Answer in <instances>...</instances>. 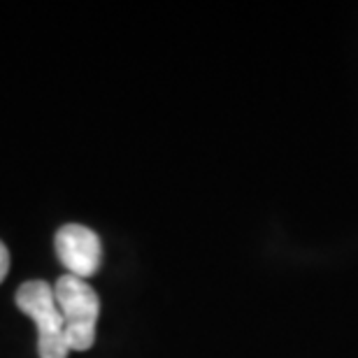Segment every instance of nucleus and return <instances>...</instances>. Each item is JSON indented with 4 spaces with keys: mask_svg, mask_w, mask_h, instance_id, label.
<instances>
[{
    "mask_svg": "<svg viewBox=\"0 0 358 358\" xmlns=\"http://www.w3.org/2000/svg\"><path fill=\"white\" fill-rule=\"evenodd\" d=\"M54 300L63 317L70 352H89L96 342L100 314L98 293L87 284V279L63 275L54 286Z\"/></svg>",
    "mask_w": 358,
    "mask_h": 358,
    "instance_id": "f257e3e1",
    "label": "nucleus"
},
{
    "mask_svg": "<svg viewBox=\"0 0 358 358\" xmlns=\"http://www.w3.org/2000/svg\"><path fill=\"white\" fill-rule=\"evenodd\" d=\"M17 307L26 317H31L38 328V354L40 358H68L70 347L66 340V326L54 300V286L33 279L19 286Z\"/></svg>",
    "mask_w": 358,
    "mask_h": 358,
    "instance_id": "f03ea898",
    "label": "nucleus"
},
{
    "mask_svg": "<svg viewBox=\"0 0 358 358\" xmlns=\"http://www.w3.org/2000/svg\"><path fill=\"white\" fill-rule=\"evenodd\" d=\"M56 256L66 266L68 275L87 279L93 277L103 261V245L100 238L87 226L68 224L56 233Z\"/></svg>",
    "mask_w": 358,
    "mask_h": 358,
    "instance_id": "7ed1b4c3",
    "label": "nucleus"
},
{
    "mask_svg": "<svg viewBox=\"0 0 358 358\" xmlns=\"http://www.w3.org/2000/svg\"><path fill=\"white\" fill-rule=\"evenodd\" d=\"M7 270H10V252H7V247L0 242V282L7 277Z\"/></svg>",
    "mask_w": 358,
    "mask_h": 358,
    "instance_id": "20e7f679",
    "label": "nucleus"
}]
</instances>
